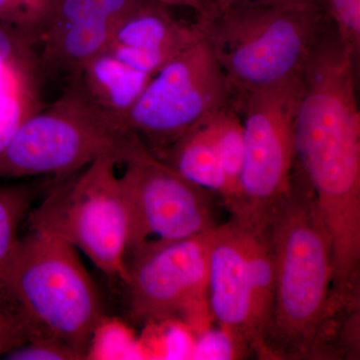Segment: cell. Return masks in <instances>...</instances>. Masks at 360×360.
Listing matches in <instances>:
<instances>
[{
  "mask_svg": "<svg viewBox=\"0 0 360 360\" xmlns=\"http://www.w3.org/2000/svg\"><path fill=\"white\" fill-rule=\"evenodd\" d=\"M151 78L105 51L87 61L68 84L111 124L131 132L130 112Z\"/></svg>",
  "mask_w": 360,
  "mask_h": 360,
  "instance_id": "5bb4252c",
  "label": "cell"
},
{
  "mask_svg": "<svg viewBox=\"0 0 360 360\" xmlns=\"http://www.w3.org/2000/svg\"><path fill=\"white\" fill-rule=\"evenodd\" d=\"M276 293L270 360H307L331 307L333 241L314 191L295 165L288 198L269 224Z\"/></svg>",
  "mask_w": 360,
  "mask_h": 360,
  "instance_id": "7a4b0ae2",
  "label": "cell"
},
{
  "mask_svg": "<svg viewBox=\"0 0 360 360\" xmlns=\"http://www.w3.org/2000/svg\"><path fill=\"white\" fill-rule=\"evenodd\" d=\"M231 104L224 71L202 37L153 75L127 127L158 158L187 130Z\"/></svg>",
  "mask_w": 360,
  "mask_h": 360,
  "instance_id": "9c48e42d",
  "label": "cell"
},
{
  "mask_svg": "<svg viewBox=\"0 0 360 360\" xmlns=\"http://www.w3.org/2000/svg\"><path fill=\"white\" fill-rule=\"evenodd\" d=\"M54 0H0V25L32 45L41 41Z\"/></svg>",
  "mask_w": 360,
  "mask_h": 360,
  "instance_id": "44dd1931",
  "label": "cell"
},
{
  "mask_svg": "<svg viewBox=\"0 0 360 360\" xmlns=\"http://www.w3.org/2000/svg\"><path fill=\"white\" fill-rule=\"evenodd\" d=\"M165 6L186 7L193 9L196 18L205 15L208 9V0H153Z\"/></svg>",
  "mask_w": 360,
  "mask_h": 360,
  "instance_id": "484cf974",
  "label": "cell"
},
{
  "mask_svg": "<svg viewBox=\"0 0 360 360\" xmlns=\"http://www.w3.org/2000/svg\"><path fill=\"white\" fill-rule=\"evenodd\" d=\"M300 78L302 73L231 101L243 122L245 158L238 198L229 212L231 219L250 229L269 227L290 193Z\"/></svg>",
  "mask_w": 360,
  "mask_h": 360,
  "instance_id": "8992f818",
  "label": "cell"
},
{
  "mask_svg": "<svg viewBox=\"0 0 360 360\" xmlns=\"http://www.w3.org/2000/svg\"><path fill=\"white\" fill-rule=\"evenodd\" d=\"M214 231L127 255L123 285L132 321L148 323L186 319L207 304L208 262Z\"/></svg>",
  "mask_w": 360,
  "mask_h": 360,
  "instance_id": "30bf717a",
  "label": "cell"
},
{
  "mask_svg": "<svg viewBox=\"0 0 360 360\" xmlns=\"http://www.w3.org/2000/svg\"><path fill=\"white\" fill-rule=\"evenodd\" d=\"M326 16L321 7H226L196 22L224 71L232 101L300 75Z\"/></svg>",
  "mask_w": 360,
  "mask_h": 360,
  "instance_id": "277c9868",
  "label": "cell"
},
{
  "mask_svg": "<svg viewBox=\"0 0 360 360\" xmlns=\"http://www.w3.org/2000/svg\"><path fill=\"white\" fill-rule=\"evenodd\" d=\"M210 115L187 130L158 158L184 179L219 194L222 200L226 184Z\"/></svg>",
  "mask_w": 360,
  "mask_h": 360,
  "instance_id": "2e32d148",
  "label": "cell"
},
{
  "mask_svg": "<svg viewBox=\"0 0 360 360\" xmlns=\"http://www.w3.org/2000/svg\"><path fill=\"white\" fill-rule=\"evenodd\" d=\"M324 6L341 39L359 59L360 0H324Z\"/></svg>",
  "mask_w": 360,
  "mask_h": 360,
  "instance_id": "7402d4cb",
  "label": "cell"
},
{
  "mask_svg": "<svg viewBox=\"0 0 360 360\" xmlns=\"http://www.w3.org/2000/svg\"><path fill=\"white\" fill-rule=\"evenodd\" d=\"M360 356V300L331 305L317 329L307 360H355Z\"/></svg>",
  "mask_w": 360,
  "mask_h": 360,
  "instance_id": "ac0fdd59",
  "label": "cell"
},
{
  "mask_svg": "<svg viewBox=\"0 0 360 360\" xmlns=\"http://www.w3.org/2000/svg\"><path fill=\"white\" fill-rule=\"evenodd\" d=\"M120 158L99 156L75 174L56 181L30 210V229L63 239L82 251L111 281L127 279V214Z\"/></svg>",
  "mask_w": 360,
  "mask_h": 360,
  "instance_id": "5b68a950",
  "label": "cell"
},
{
  "mask_svg": "<svg viewBox=\"0 0 360 360\" xmlns=\"http://www.w3.org/2000/svg\"><path fill=\"white\" fill-rule=\"evenodd\" d=\"M243 6L291 7V8L321 7V8L326 9L324 0H208V9L206 13L213 9Z\"/></svg>",
  "mask_w": 360,
  "mask_h": 360,
  "instance_id": "d4e9b609",
  "label": "cell"
},
{
  "mask_svg": "<svg viewBox=\"0 0 360 360\" xmlns=\"http://www.w3.org/2000/svg\"><path fill=\"white\" fill-rule=\"evenodd\" d=\"M39 56L33 49L0 56V153L21 124L42 108Z\"/></svg>",
  "mask_w": 360,
  "mask_h": 360,
  "instance_id": "9a60e30c",
  "label": "cell"
},
{
  "mask_svg": "<svg viewBox=\"0 0 360 360\" xmlns=\"http://www.w3.org/2000/svg\"><path fill=\"white\" fill-rule=\"evenodd\" d=\"M207 304L234 347L262 359L252 323L243 225L231 219L213 234L208 262Z\"/></svg>",
  "mask_w": 360,
  "mask_h": 360,
  "instance_id": "7c38bea8",
  "label": "cell"
},
{
  "mask_svg": "<svg viewBox=\"0 0 360 360\" xmlns=\"http://www.w3.org/2000/svg\"><path fill=\"white\" fill-rule=\"evenodd\" d=\"M35 338L15 307L0 298V359Z\"/></svg>",
  "mask_w": 360,
  "mask_h": 360,
  "instance_id": "603a6c76",
  "label": "cell"
},
{
  "mask_svg": "<svg viewBox=\"0 0 360 360\" xmlns=\"http://www.w3.org/2000/svg\"><path fill=\"white\" fill-rule=\"evenodd\" d=\"M357 63L326 18L302 68L295 116V165L314 191L330 234L335 295L360 290Z\"/></svg>",
  "mask_w": 360,
  "mask_h": 360,
  "instance_id": "6da1fadb",
  "label": "cell"
},
{
  "mask_svg": "<svg viewBox=\"0 0 360 360\" xmlns=\"http://www.w3.org/2000/svg\"><path fill=\"white\" fill-rule=\"evenodd\" d=\"M243 227L253 328L262 348V359L270 360L269 338L276 309V276L269 226L264 229Z\"/></svg>",
  "mask_w": 360,
  "mask_h": 360,
  "instance_id": "e0dca14e",
  "label": "cell"
},
{
  "mask_svg": "<svg viewBox=\"0 0 360 360\" xmlns=\"http://www.w3.org/2000/svg\"><path fill=\"white\" fill-rule=\"evenodd\" d=\"M202 37L196 21L177 20L167 6L148 0L116 26L105 51L130 68L153 77Z\"/></svg>",
  "mask_w": 360,
  "mask_h": 360,
  "instance_id": "4fadbf2b",
  "label": "cell"
},
{
  "mask_svg": "<svg viewBox=\"0 0 360 360\" xmlns=\"http://www.w3.org/2000/svg\"><path fill=\"white\" fill-rule=\"evenodd\" d=\"M215 141L219 146L226 191L222 198L227 210L238 200L245 158L243 122L232 105L220 108L210 115Z\"/></svg>",
  "mask_w": 360,
  "mask_h": 360,
  "instance_id": "d6986e66",
  "label": "cell"
},
{
  "mask_svg": "<svg viewBox=\"0 0 360 360\" xmlns=\"http://www.w3.org/2000/svg\"><path fill=\"white\" fill-rule=\"evenodd\" d=\"M148 0H54L39 58L41 77H75L105 51L116 26Z\"/></svg>",
  "mask_w": 360,
  "mask_h": 360,
  "instance_id": "8fae6325",
  "label": "cell"
},
{
  "mask_svg": "<svg viewBox=\"0 0 360 360\" xmlns=\"http://www.w3.org/2000/svg\"><path fill=\"white\" fill-rule=\"evenodd\" d=\"M134 134L123 131L85 101L72 84L30 116L0 153V179L63 180L104 155L123 153Z\"/></svg>",
  "mask_w": 360,
  "mask_h": 360,
  "instance_id": "52a82bcc",
  "label": "cell"
},
{
  "mask_svg": "<svg viewBox=\"0 0 360 360\" xmlns=\"http://www.w3.org/2000/svg\"><path fill=\"white\" fill-rule=\"evenodd\" d=\"M120 175L127 214V255L193 238L219 225L212 191L184 179L134 134Z\"/></svg>",
  "mask_w": 360,
  "mask_h": 360,
  "instance_id": "ba28073f",
  "label": "cell"
},
{
  "mask_svg": "<svg viewBox=\"0 0 360 360\" xmlns=\"http://www.w3.org/2000/svg\"><path fill=\"white\" fill-rule=\"evenodd\" d=\"M35 194L28 184L0 186V278L20 238L21 225L32 210Z\"/></svg>",
  "mask_w": 360,
  "mask_h": 360,
  "instance_id": "ffe728a7",
  "label": "cell"
},
{
  "mask_svg": "<svg viewBox=\"0 0 360 360\" xmlns=\"http://www.w3.org/2000/svg\"><path fill=\"white\" fill-rule=\"evenodd\" d=\"M13 360H73L80 359L70 347L51 340L37 338L11 350L4 357Z\"/></svg>",
  "mask_w": 360,
  "mask_h": 360,
  "instance_id": "cb8c5ba5",
  "label": "cell"
},
{
  "mask_svg": "<svg viewBox=\"0 0 360 360\" xmlns=\"http://www.w3.org/2000/svg\"><path fill=\"white\" fill-rule=\"evenodd\" d=\"M0 297L13 304L37 338L89 356L104 310L77 248L30 229L20 236L0 278Z\"/></svg>",
  "mask_w": 360,
  "mask_h": 360,
  "instance_id": "3957f363",
  "label": "cell"
}]
</instances>
